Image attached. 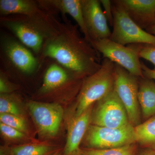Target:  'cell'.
Instances as JSON below:
<instances>
[{"mask_svg":"<svg viewBox=\"0 0 155 155\" xmlns=\"http://www.w3.org/2000/svg\"><path fill=\"white\" fill-rule=\"evenodd\" d=\"M64 19L57 33L46 41L41 58H49L78 78L93 75L101 67L100 54L81 36L78 26Z\"/></svg>","mask_w":155,"mask_h":155,"instance_id":"cell-1","label":"cell"},{"mask_svg":"<svg viewBox=\"0 0 155 155\" xmlns=\"http://www.w3.org/2000/svg\"><path fill=\"white\" fill-rule=\"evenodd\" d=\"M1 23L24 45L39 54H41L48 40L57 33L61 22L43 9L41 12L31 16L1 17Z\"/></svg>","mask_w":155,"mask_h":155,"instance_id":"cell-2","label":"cell"},{"mask_svg":"<svg viewBox=\"0 0 155 155\" xmlns=\"http://www.w3.org/2000/svg\"><path fill=\"white\" fill-rule=\"evenodd\" d=\"M115 79V63L107 58H104L100 69L93 75L84 78L78 95L73 118L80 116L110 92L114 88Z\"/></svg>","mask_w":155,"mask_h":155,"instance_id":"cell-3","label":"cell"},{"mask_svg":"<svg viewBox=\"0 0 155 155\" xmlns=\"http://www.w3.org/2000/svg\"><path fill=\"white\" fill-rule=\"evenodd\" d=\"M92 45L103 58H107L137 77H144L140 60V53L144 45H123L110 39H103L94 41Z\"/></svg>","mask_w":155,"mask_h":155,"instance_id":"cell-4","label":"cell"},{"mask_svg":"<svg viewBox=\"0 0 155 155\" xmlns=\"http://www.w3.org/2000/svg\"><path fill=\"white\" fill-rule=\"evenodd\" d=\"M112 3L114 21L110 39L123 45L138 44L155 46V35L134 22L117 0Z\"/></svg>","mask_w":155,"mask_h":155,"instance_id":"cell-5","label":"cell"},{"mask_svg":"<svg viewBox=\"0 0 155 155\" xmlns=\"http://www.w3.org/2000/svg\"><path fill=\"white\" fill-rule=\"evenodd\" d=\"M85 148L104 150L137 143L132 125L121 128H110L90 125L83 139Z\"/></svg>","mask_w":155,"mask_h":155,"instance_id":"cell-6","label":"cell"},{"mask_svg":"<svg viewBox=\"0 0 155 155\" xmlns=\"http://www.w3.org/2000/svg\"><path fill=\"white\" fill-rule=\"evenodd\" d=\"M115 90L125 107L130 124L135 127L141 123L138 100L139 78L115 64Z\"/></svg>","mask_w":155,"mask_h":155,"instance_id":"cell-7","label":"cell"},{"mask_svg":"<svg viewBox=\"0 0 155 155\" xmlns=\"http://www.w3.org/2000/svg\"><path fill=\"white\" fill-rule=\"evenodd\" d=\"M95 103L92 111L91 125L110 128H121L131 125L115 88Z\"/></svg>","mask_w":155,"mask_h":155,"instance_id":"cell-8","label":"cell"},{"mask_svg":"<svg viewBox=\"0 0 155 155\" xmlns=\"http://www.w3.org/2000/svg\"><path fill=\"white\" fill-rule=\"evenodd\" d=\"M27 105L39 135L46 138L55 136L60 129L64 115V110L61 105L30 101Z\"/></svg>","mask_w":155,"mask_h":155,"instance_id":"cell-9","label":"cell"},{"mask_svg":"<svg viewBox=\"0 0 155 155\" xmlns=\"http://www.w3.org/2000/svg\"><path fill=\"white\" fill-rule=\"evenodd\" d=\"M84 18L92 42L110 39L111 32L98 0H81Z\"/></svg>","mask_w":155,"mask_h":155,"instance_id":"cell-10","label":"cell"},{"mask_svg":"<svg viewBox=\"0 0 155 155\" xmlns=\"http://www.w3.org/2000/svg\"><path fill=\"white\" fill-rule=\"evenodd\" d=\"M2 41L5 54L15 68L27 74L36 70L38 64L37 59L22 44L9 37L4 38Z\"/></svg>","mask_w":155,"mask_h":155,"instance_id":"cell-11","label":"cell"},{"mask_svg":"<svg viewBox=\"0 0 155 155\" xmlns=\"http://www.w3.org/2000/svg\"><path fill=\"white\" fill-rule=\"evenodd\" d=\"M42 9L50 14L60 12L65 16L69 14L73 18L80 28L83 37L92 45L84 18L81 0H41L37 1Z\"/></svg>","mask_w":155,"mask_h":155,"instance_id":"cell-12","label":"cell"},{"mask_svg":"<svg viewBox=\"0 0 155 155\" xmlns=\"http://www.w3.org/2000/svg\"><path fill=\"white\" fill-rule=\"evenodd\" d=\"M129 17L146 30L155 22V0H117Z\"/></svg>","mask_w":155,"mask_h":155,"instance_id":"cell-13","label":"cell"},{"mask_svg":"<svg viewBox=\"0 0 155 155\" xmlns=\"http://www.w3.org/2000/svg\"><path fill=\"white\" fill-rule=\"evenodd\" d=\"M94 105L87 109L80 116L76 118H72L68 128L64 155H76L80 153L81 149L79 147L90 125Z\"/></svg>","mask_w":155,"mask_h":155,"instance_id":"cell-14","label":"cell"},{"mask_svg":"<svg viewBox=\"0 0 155 155\" xmlns=\"http://www.w3.org/2000/svg\"><path fill=\"white\" fill-rule=\"evenodd\" d=\"M73 76L76 77L59 64H51L45 73L43 82L39 92L41 94H47L59 90L66 86Z\"/></svg>","mask_w":155,"mask_h":155,"instance_id":"cell-15","label":"cell"},{"mask_svg":"<svg viewBox=\"0 0 155 155\" xmlns=\"http://www.w3.org/2000/svg\"><path fill=\"white\" fill-rule=\"evenodd\" d=\"M138 100L142 119L145 121L155 116V82L152 79L139 78Z\"/></svg>","mask_w":155,"mask_h":155,"instance_id":"cell-16","label":"cell"},{"mask_svg":"<svg viewBox=\"0 0 155 155\" xmlns=\"http://www.w3.org/2000/svg\"><path fill=\"white\" fill-rule=\"evenodd\" d=\"M37 1L31 0H1L0 14L1 17L11 15L31 16L41 12Z\"/></svg>","mask_w":155,"mask_h":155,"instance_id":"cell-17","label":"cell"},{"mask_svg":"<svg viewBox=\"0 0 155 155\" xmlns=\"http://www.w3.org/2000/svg\"><path fill=\"white\" fill-rule=\"evenodd\" d=\"M134 128L137 144L155 151V116Z\"/></svg>","mask_w":155,"mask_h":155,"instance_id":"cell-18","label":"cell"},{"mask_svg":"<svg viewBox=\"0 0 155 155\" xmlns=\"http://www.w3.org/2000/svg\"><path fill=\"white\" fill-rule=\"evenodd\" d=\"M54 148L47 144L16 146L9 150L11 155H48L54 152Z\"/></svg>","mask_w":155,"mask_h":155,"instance_id":"cell-19","label":"cell"},{"mask_svg":"<svg viewBox=\"0 0 155 155\" xmlns=\"http://www.w3.org/2000/svg\"><path fill=\"white\" fill-rule=\"evenodd\" d=\"M137 144L134 143L108 149L84 148L81 149L80 154L81 155H137Z\"/></svg>","mask_w":155,"mask_h":155,"instance_id":"cell-20","label":"cell"},{"mask_svg":"<svg viewBox=\"0 0 155 155\" xmlns=\"http://www.w3.org/2000/svg\"><path fill=\"white\" fill-rule=\"evenodd\" d=\"M13 95L1 94L0 97V113L20 116L21 111L17 103L14 100Z\"/></svg>","mask_w":155,"mask_h":155,"instance_id":"cell-21","label":"cell"},{"mask_svg":"<svg viewBox=\"0 0 155 155\" xmlns=\"http://www.w3.org/2000/svg\"><path fill=\"white\" fill-rule=\"evenodd\" d=\"M1 122L15 128L24 133L28 131L27 125L25 119L21 116L9 114H0Z\"/></svg>","mask_w":155,"mask_h":155,"instance_id":"cell-22","label":"cell"},{"mask_svg":"<svg viewBox=\"0 0 155 155\" xmlns=\"http://www.w3.org/2000/svg\"><path fill=\"white\" fill-rule=\"evenodd\" d=\"M0 130L2 135L10 139H20L25 137V134L1 122Z\"/></svg>","mask_w":155,"mask_h":155,"instance_id":"cell-23","label":"cell"},{"mask_svg":"<svg viewBox=\"0 0 155 155\" xmlns=\"http://www.w3.org/2000/svg\"><path fill=\"white\" fill-rule=\"evenodd\" d=\"M140 57L152 63L155 71V46L144 45L140 53Z\"/></svg>","mask_w":155,"mask_h":155,"instance_id":"cell-24","label":"cell"},{"mask_svg":"<svg viewBox=\"0 0 155 155\" xmlns=\"http://www.w3.org/2000/svg\"><path fill=\"white\" fill-rule=\"evenodd\" d=\"M101 5H102L104 9V14L105 15L106 18L109 25L113 26L114 21L113 8H112V1L110 0H101Z\"/></svg>","mask_w":155,"mask_h":155,"instance_id":"cell-25","label":"cell"},{"mask_svg":"<svg viewBox=\"0 0 155 155\" xmlns=\"http://www.w3.org/2000/svg\"><path fill=\"white\" fill-rule=\"evenodd\" d=\"M3 74L1 73L0 78V92L1 94H8L15 89L14 87L12 86L5 78L3 76Z\"/></svg>","mask_w":155,"mask_h":155,"instance_id":"cell-26","label":"cell"},{"mask_svg":"<svg viewBox=\"0 0 155 155\" xmlns=\"http://www.w3.org/2000/svg\"><path fill=\"white\" fill-rule=\"evenodd\" d=\"M141 66L144 77L155 80V71L153 69H150L148 67H147L142 61Z\"/></svg>","mask_w":155,"mask_h":155,"instance_id":"cell-27","label":"cell"},{"mask_svg":"<svg viewBox=\"0 0 155 155\" xmlns=\"http://www.w3.org/2000/svg\"><path fill=\"white\" fill-rule=\"evenodd\" d=\"M139 155H155V151L149 149L143 148Z\"/></svg>","mask_w":155,"mask_h":155,"instance_id":"cell-28","label":"cell"},{"mask_svg":"<svg viewBox=\"0 0 155 155\" xmlns=\"http://www.w3.org/2000/svg\"><path fill=\"white\" fill-rule=\"evenodd\" d=\"M147 32L155 35V22L146 30Z\"/></svg>","mask_w":155,"mask_h":155,"instance_id":"cell-29","label":"cell"},{"mask_svg":"<svg viewBox=\"0 0 155 155\" xmlns=\"http://www.w3.org/2000/svg\"><path fill=\"white\" fill-rule=\"evenodd\" d=\"M51 155H62V153L60 151H57Z\"/></svg>","mask_w":155,"mask_h":155,"instance_id":"cell-30","label":"cell"},{"mask_svg":"<svg viewBox=\"0 0 155 155\" xmlns=\"http://www.w3.org/2000/svg\"><path fill=\"white\" fill-rule=\"evenodd\" d=\"M81 155L79 153V154H77V155Z\"/></svg>","mask_w":155,"mask_h":155,"instance_id":"cell-31","label":"cell"}]
</instances>
